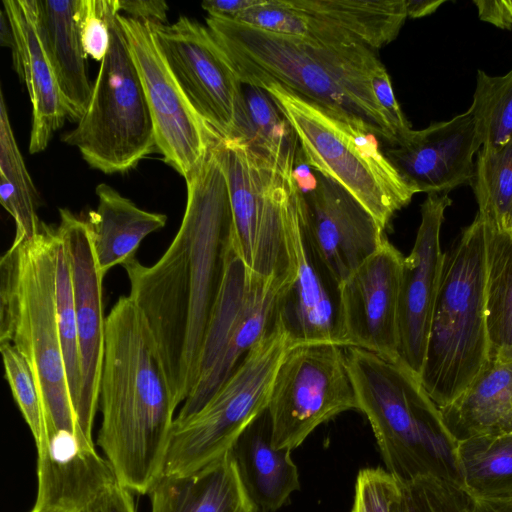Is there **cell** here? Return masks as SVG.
Returning <instances> with one entry per match:
<instances>
[{
  "mask_svg": "<svg viewBox=\"0 0 512 512\" xmlns=\"http://www.w3.org/2000/svg\"><path fill=\"white\" fill-rule=\"evenodd\" d=\"M263 0H205L202 8L209 16H216L228 19L236 18L240 13L256 7Z\"/></svg>",
  "mask_w": 512,
  "mask_h": 512,
  "instance_id": "obj_45",
  "label": "cell"
},
{
  "mask_svg": "<svg viewBox=\"0 0 512 512\" xmlns=\"http://www.w3.org/2000/svg\"><path fill=\"white\" fill-rule=\"evenodd\" d=\"M454 460L458 485L467 495L512 487V433L460 439L454 446Z\"/></svg>",
  "mask_w": 512,
  "mask_h": 512,
  "instance_id": "obj_30",
  "label": "cell"
},
{
  "mask_svg": "<svg viewBox=\"0 0 512 512\" xmlns=\"http://www.w3.org/2000/svg\"><path fill=\"white\" fill-rule=\"evenodd\" d=\"M370 83L379 107L389 120L397 144L402 141L412 129L394 95L390 76L382 63L373 70Z\"/></svg>",
  "mask_w": 512,
  "mask_h": 512,
  "instance_id": "obj_40",
  "label": "cell"
},
{
  "mask_svg": "<svg viewBox=\"0 0 512 512\" xmlns=\"http://www.w3.org/2000/svg\"><path fill=\"white\" fill-rule=\"evenodd\" d=\"M95 497L90 502H88L85 506L81 507L80 509H78L75 512H99L98 506L95 502Z\"/></svg>",
  "mask_w": 512,
  "mask_h": 512,
  "instance_id": "obj_48",
  "label": "cell"
},
{
  "mask_svg": "<svg viewBox=\"0 0 512 512\" xmlns=\"http://www.w3.org/2000/svg\"><path fill=\"white\" fill-rule=\"evenodd\" d=\"M508 235L510 236L511 240H512V220H511V223H510V226L508 228V231H507Z\"/></svg>",
  "mask_w": 512,
  "mask_h": 512,
  "instance_id": "obj_50",
  "label": "cell"
},
{
  "mask_svg": "<svg viewBox=\"0 0 512 512\" xmlns=\"http://www.w3.org/2000/svg\"><path fill=\"white\" fill-rule=\"evenodd\" d=\"M359 410L345 347L292 344L277 369L267 412L272 444L294 450L321 424Z\"/></svg>",
  "mask_w": 512,
  "mask_h": 512,
  "instance_id": "obj_12",
  "label": "cell"
},
{
  "mask_svg": "<svg viewBox=\"0 0 512 512\" xmlns=\"http://www.w3.org/2000/svg\"><path fill=\"white\" fill-rule=\"evenodd\" d=\"M481 147L475 118L468 109L448 121L411 130L384 153L416 193L447 194L471 183L474 156Z\"/></svg>",
  "mask_w": 512,
  "mask_h": 512,
  "instance_id": "obj_20",
  "label": "cell"
},
{
  "mask_svg": "<svg viewBox=\"0 0 512 512\" xmlns=\"http://www.w3.org/2000/svg\"><path fill=\"white\" fill-rule=\"evenodd\" d=\"M154 126L157 151L186 180L220 135L199 115L173 75L151 23L118 14Z\"/></svg>",
  "mask_w": 512,
  "mask_h": 512,
  "instance_id": "obj_13",
  "label": "cell"
},
{
  "mask_svg": "<svg viewBox=\"0 0 512 512\" xmlns=\"http://www.w3.org/2000/svg\"><path fill=\"white\" fill-rule=\"evenodd\" d=\"M472 112L482 148L496 150L512 140V69L502 76L478 70Z\"/></svg>",
  "mask_w": 512,
  "mask_h": 512,
  "instance_id": "obj_34",
  "label": "cell"
},
{
  "mask_svg": "<svg viewBox=\"0 0 512 512\" xmlns=\"http://www.w3.org/2000/svg\"><path fill=\"white\" fill-rule=\"evenodd\" d=\"M0 43L1 46H7L13 51L15 47V40L13 31L4 10L0 12Z\"/></svg>",
  "mask_w": 512,
  "mask_h": 512,
  "instance_id": "obj_47",
  "label": "cell"
},
{
  "mask_svg": "<svg viewBox=\"0 0 512 512\" xmlns=\"http://www.w3.org/2000/svg\"><path fill=\"white\" fill-rule=\"evenodd\" d=\"M5 379L37 447L47 444L48 433L41 395L35 377L22 354L9 342H0Z\"/></svg>",
  "mask_w": 512,
  "mask_h": 512,
  "instance_id": "obj_36",
  "label": "cell"
},
{
  "mask_svg": "<svg viewBox=\"0 0 512 512\" xmlns=\"http://www.w3.org/2000/svg\"><path fill=\"white\" fill-rule=\"evenodd\" d=\"M99 512H136L132 492L117 479L106 485L95 497Z\"/></svg>",
  "mask_w": 512,
  "mask_h": 512,
  "instance_id": "obj_42",
  "label": "cell"
},
{
  "mask_svg": "<svg viewBox=\"0 0 512 512\" xmlns=\"http://www.w3.org/2000/svg\"><path fill=\"white\" fill-rule=\"evenodd\" d=\"M59 214L57 228L69 252L77 324L81 373L77 418L85 437L93 441L92 428L99 406L105 353L104 275L100 270L86 221L66 208H60Z\"/></svg>",
  "mask_w": 512,
  "mask_h": 512,
  "instance_id": "obj_18",
  "label": "cell"
},
{
  "mask_svg": "<svg viewBox=\"0 0 512 512\" xmlns=\"http://www.w3.org/2000/svg\"><path fill=\"white\" fill-rule=\"evenodd\" d=\"M0 202L13 217L16 239L32 238L44 222L37 215L38 198L18 148L3 93L0 94Z\"/></svg>",
  "mask_w": 512,
  "mask_h": 512,
  "instance_id": "obj_31",
  "label": "cell"
},
{
  "mask_svg": "<svg viewBox=\"0 0 512 512\" xmlns=\"http://www.w3.org/2000/svg\"><path fill=\"white\" fill-rule=\"evenodd\" d=\"M57 227L14 238L0 260V342L26 359L38 386L48 436L66 431L85 437L69 393L56 306ZM48 440V439H47Z\"/></svg>",
  "mask_w": 512,
  "mask_h": 512,
  "instance_id": "obj_4",
  "label": "cell"
},
{
  "mask_svg": "<svg viewBox=\"0 0 512 512\" xmlns=\"http://www.w3.org/2000/svg\"><path fill=\"white\" fill-rule=\"evenodd\" d=\"M31 512H69V511L61 509V508H55V507H42V508L34 507L31 510Z\"/></svg>",
  "mask_w": 512,
  "mask_h": 512,
  "instance_id": "obj_49",
  "label": "cell"
},
{
  "mask_svg": "<svg viewBox=\"0 0 512 512\" xmlns=\"http://www.w3.org/2000/svg\"><path fill=\"white\" fill-rule=\"evenodd\" d=\"M292 344L280 318L201 409L174 421L164 474L196 472L232 450L267 409L277 369Z\"/></svg>",
  "mask_w": 512,
  "mask_h": 512,
  "instance_id": "obj_11",
  "label": "cell"
},
{
  "mask_svg": "<svg viewBox=\"0 0 512 512\" xmlns=\"http://www.w3.org/2000/svg\"><path fill=\"white\" fill-rule=\"evenodd\" d=\"M294 276V265L282 275L257 274L245 264L232 242L206 329L195 384L175 421L201 409L253 347L277 326Z\"/></svg>",
  "mask_w": 512,
  "mask_h": 512,
  "instance_id": "obj_9",
  "label": "cell"
},
{
  "mask_svg": "<svg viewBox=\"0 0 512 512\" xmlns=\"http://www.w3.org/2000/svg\"><path fill=\"white\" fill-rule=\"evenodd\" d=\"M233 138L274 158L299 151L296 135L268 93L247 83H242V109Z\"/></svg>",
  "mask_w": 512,
  "mask_h": 512,
  "instance_id": "obj_32",
  "label": "cell"
},
{
  "mask_svg": "<svg viewBox=\"0 0 512 512\" xmlns=\"http://www.w3.org/2000/svg\"><path fill=\"white\" fill-rule=\"evenodd\" d=\"M62 140L76 147L93 168L126 172L157 151L145 91L118 20L110 22V44L88 106Z\"/></svg>",
  "mask_w": 512,
  "mask_h": 512,
  "instance_id": "obj_10",
  "label": "cell"
},
{
  "mask_svg": "<svg viewBox=\"0 0 512 512\" xmlns=\"http://www.w3.org/2000/svg\"><path fill=\"white\" fill-rule=\"evenodd\" d=\"M120 14L118 0H78L81 40L86 56L102 61L110 44V22Z\"/></svg>",
  "mask_w": 512,
  "mask_h": 512,
  "instance_id": "obj_38",
  "label": "cell"
},
{
  "mask_svg": "<svg viewBox=\"0 0 512 512\" xmlns=\"http://www.w3.org/2000/svg\"><path fill=\"white\" fill-rule=\"evenodd\" d=\"M57 232L58 237L55 256L56 306L67 383L71 400L77 414L81 390V373L72 271L67 244L58 228Z\"/></svg>",
  "mask_w": 512,
  "mask_h": 512,
  "instance_id": "obj_35",
  "label": "cell"
},
{
  "mask_svg": "<svg viewBox=\"0 0 512 512\" xmlns=\"http://www.w3.org/2000/svg\"><path fill=\"white\" fill-rule=\"evenodd\" d=\"M98 205L85 220L102 274L136 259L146 236L163 228L167 216L139 208L106 183L95 189Z\"/></svg>",
  "mask_w": 512,
  "mask_h": 512,
  "instance_id": "obj_28",
  "label": "cell"
},
{
  "mask_svg": "<svg viewBox=\"0 0 512 512\" xmlns=\"http://www.w3.org/2000/svg\"><path fill=\"white\" fill-rule=\"evenodd\" d=\"M467 497L465 512H512V487L496 493Z\"/></svg>",
  "mask_w": 512,
  "mask_h": 512,
  "instance_id": "obj_44",
  "label": "cell"
},
{
  "mask_svg": "<svg viewBox=\"0 0 512 512\" xmlns=\"http://www.w3.org/2000/svg\"><path fill=\"white\" fill-rule=\"evenodd\" d=\"M470 185L478 213L495 229L507 232L512 220V140L496 150L481 147Z\"/></svg>",
  "mask_w": 512,
  "mask_h": 512,
  "instance_id": "obj_33",
  "label": "cell"
},
{
  "mask_svg": "<svg viewBox=\"0 0 512 512\" xmlns=\"http://www.w3.org/2000/svg\"><path fill=\"white\" fill-rule=\"evenodd\" d=\"M297 137L311 170L350 193L385 231L416 191L379 148L378 138L361 122L330 111L276 82H263Z\"/></svg>",
  "mask_w": 512,
  "mask_h": 512,
  "instance_id": "obj_7",
  "label": "cell"
},
{
  "mask_svg": "<svg viewBox=\"0 0 512 512\" xmlns=\"http://www.w3.org/2000/svg\"><path fill=\"white\" fill-rule=\"evenodd\" d=\"M404 257L385 237L380 247L339 285V345L401 362L399 297Z\"/></svg>",
  "mask_w": 512,
  "mask_h": 512,
  "instance_id": "obj_16",
  "label": "cell"
},
{
  "mask_svg": "<svg viewBox=\"0 0 512 512\" xmlns=\"http://www.w3.org/2000/svg\"><path fill=\"white\" fill-rule=\"evenodd\" d=\"M481 20L501 29L512 28V0H475Z\"/></svg>",
  "mask_w": 512,
  "mask_h": 512,
  "instance_id": "obj_43",
  "label": "cell"
},
{
  "mask_svg": "<svg viewBox=\"0 0 512 512\" xmlns=\"http://www.w3.org/2000/svg\"><path fill=\"white\" fill-rule=\"evenodd\" d=\"M399 478L382 467L361 469L356 477L351 512H392Z\"/></svg>",
  "mask_w": 512,
  "mask_h": 512,
  "instance_id": "obj_39",
  "label": "cell"
},
{
  "mask_svg": "<svg viewBox=\"0 0 512 512\" xmlns=\"http://www.w3.org/2000/svg\"><path fill=\"white\" fill-rule=\"evenodd\" d=\"M407 16L421 18L435 12L445 0H405Z\"/></svg>",
  "mask_w": 512,
  "mask_h": 512,
  "instance_id": "obj_46",
  "label": "cell"
},
{
  "mask_svg": "<svg viewBox=\"0 0 512 512\" xmlns=\"http://www.w3.org/2000/svg\"><path fill=\"white\" fill-rule=\"evenodd\" d=\"M206 26L241 83L276 82L330 111L363 123L388 146L395 134L371 88L382 63L365 46L328 45L207 16Z\"/></svg>",
  "mask_w": 512,
  "mask_h": 512,
  "instance_id": "obj_3",
  "label": "cell"
},
{
  "mask_svg": "<svg viewBox=\"0 0 512 512\" xmlns=\"http://www.w3.org/2000/svg\"><path fill=\"white\" fill-rule=\"evenodd\" d=\"M15 47L14 68L24 81L32 104L31 154L43 151L67 118L63 98L39 31L37 0H4Z\"/></svg>",
  "mask_w": 512,
  "mask_h": 512,
  "instance_id": "obj_21",
  "label": "cell"
},
{
  "mask_svg": "<svg viewBox=\"0 0 512 512\" xmlns=\"http://www.w3.org/2000/svg\"><path fill=\"white\" fill-rule=\"evenodd\" d=\"M99 406L97 445L117 481L149 494L164 474L177 407L146 319L129 295L106 317Z\"/></svg>",
  "mask_w": 512,
  "mask_h": 512,
  "instance_id": "obj_2",
  "label": "cell"
},
{
  "mask_svg": "<svg viewBox=\"0 0 512 512\" xmlns=\"http://www.w3.org/2000/svg\"><path fill=\"white\" fill-rule=\"evenodd\" d=\"M151 26L193 107L221 138H233L242 108V83L207 26L186 16Z\"/></svg>",
  "mask_w": 512,
  "mask_h": 512,
  "instance_id": "obj_15",
  "label": "cell"
},
{
  "mask_svg": "<svg viewBox=\"0 0 512 512\" xmlns=\"http://www.w3.org/2000/svg\"><path fill=\"white\" fill-rule=\"evenodd\" d=\"M314 172L302 190L306 242L336 288L382 244L384 230L344 188Z\"/></svg>",
  "mask_w": 512,
  "mask_h": 512,
  "instance_id": "obj_17",
  "label": "cell"
},
{
  "mask_svg": "<svg viewBox=\"0 0 512 512\" xmlns=\"http://www.w3.org/2000/svg\"><path fill=\"white\" fill-rule=\"evenodd\" d=\"M408 18L405 0H263L233 20L328 45L380 49Z\"/></svg>",
  "mask_w": 512,
  "mask_h": 512,
  "instance_id": "obj_14",
  "label": "cell"
},
{
  "mask_svg": "<svg viewBox=\"0 0 512 512\" xmlns=\"http://www.w3.org/2000/svg\"><path fill=\"white\" fill-rule=\"evenodd\" d=\"M359 411L367 417L386 469L401 480L433 474L455 483V440L419 376L403 363L345 347Z\"/></svg>",
  "mask_w": 512,
  "mask_h": 512,
  "instance_id": "obj_5",
  "label": "cell"
},
{
  "mask_svg": "<svg viewBox=\"0 0 512 512\" xmlns=\"http://www.w3.org/2000/svg\"><path fill=\"white\" fill-rule=\"evenodd\" d=\"M37 1L40 36L63 98L67 118L78 122L93 90L85 65L78 0Z\"/></svg>",
  "mask_w": 512,
  "mask_h": 512,
  "instance_id": "obj_26",
  "label": "cell"
},
{
  "mask_svg": "<svg viewBox=\"0 0 512 512\" xmlns=\"http://www.w3.org/2000/svg\"><path fill=\"white\" fill-rule=\"evenodd\" d=\"M468 497L455 482L433 474L399 479L392 512H465Z\"/></svg>",
  "mask_w": 512,
  "mask_h": 512,
  "instance_id": "obj_37",
  "label": "cell"
},
{
  "mask_svg": "<svg viewBox=\"0 0 512 512\" xmlns=\"http://www.w3.org/2000/svg\"><path fill=\"white\" fill-rule=\"evenodd\" d=\"M37 480L34 507L75 512L116 476L107 459L96 451L94 442L58 431L50 434L45 447L37 451Z\"/></svg>",
  "mask_w": 512,
  "mask_h": 512,
  "instance_id": "obj_23",
  "label": "cell"
},
{
  "mask_svg": "<svg viewBox=\"0 0 512 512\" xmlns=\"http://www.w3.org/2000/svg\"><path fill=\"white\" fill-rule=\"evenodd\" d=\"M119 10L132 19L165 24L168 4L163 0H118Z\"/></svg>",
  "mask_w": 512,
  "mask_h": 512,
  "instance_id": "obj_41",
  "label": "cell"
},
{
  "mask_svg": "<svg viewBox=\"0 0 512 512\" xmlns=\"http://www.w3.org/2000/svg\"><path fill=\"white\" fill-rule=\"evenodd\" d=\"M439 410L455 442L512 433V363L490 359L467 389Z\"/></svg>",
  "mask_w": 512,
  "mask_h": 512,
  "instance_id": "obj_27",
  "label": "cell"
},
{
  "mask_svg": "<svg viewBox=\"0 0 512 512\" xmlns=\"http://www.w3.org/2000/svg\"><path fill=\"white\" fill-rule=\"evenodd\" d=\"M219 141L186 179V209L165 253L151 266L137 259L123 265L130 282L129 296L146 319L176 407L195 384L233 242Z\"/></svg>",
  "mask_w": 512,
  "mask_h": 512,
  "instance_id": "obj_1",
  "label": "cell"
},
{
  "mask_svg": "<svg viewBox=\"0 0 512 512\" xmlns=\"http://www.w3.org/2000/svg\"><path fill=\"white\" fill-rule=\"evenodd\" d=\"M149 495L151 512H257L231 451L196 472L163 474Z\"/></svg>",
  "mask_w": 512,
  "mask_h": 512,
  "instance_id": "obj_25",
  "label": "cell"
},
{
  "mask_svg": "<svg viewBox=\"0 0 512 512\" xmlns=\"http://www.w3.org/2000/svg\"><path fill=\"white\" fill-rule=\"evenodd\" d=\"M487 222L477 213L445 252L420 380L442 408L490 360L486 309Z\"/></svg>",
  "mask_w": 512,
  "mask_h": 512,
  "instance_id": "obj_6",
  "label": "cell"
},
{
  "mask_svg": "<svg viewBox=\"0 0 512 512\" xmlns=\"http://www.w3.org/2000/svg\"><path fill=\"white\" fill-rule=\"evenodd\" d=\"M219 149L237 253L259 275L287 273L293 267L288 225L303 199L296 177L299 151L274 158L240 138L220 139Z\"/></svg>",
  "mask_w": 512,
  "mask_h": 512,
  "instance_id": "obj_8",
  "label": "cell"
},
{
  "mask_svg": "<svg viewBox=\"0 0 512 512\" xmlns=\"http://www.w3.org/2000/svg\"><path fill=\"white\" fill-rule=\"evenodd\" d=\"M487 222V221H486ZM486 309L490 359L512 363V240L487 223Z\"/></svg>",
  "mask_w": 512,
  "mask_h": 512,
  "instance_id": "obj_29",
  "label": "cell"
},
{
  "mask_svg": "<svg viewBox=\"0 0 512 512\" xmlns=\"http://www.w3.org/2000/svg\"><path fill=\"white\" fill-rule=\"evenodd\" d=\"M451 204L448 194H427L421 205V222L413 248L403 261L399 354L403 365L419 378L444 262L440 232L445 210Z\"/></svg>",
  "mask_w": 512,
  "mask_h": 512,
  "instance_id": "obj_19",
  "label": "cell"
},
{
  "mask_svg": "<svg viewBox=\"0 0 512 512\" xmlns=\"http://www.w3.org/2000/svg\"><path fill=\"white\" fill-rule=\"evenodd\" d=\"M303 199L292 215L287 241L295 276L281 308L280 318L292 343H336L337 289L313 256L302 227ZM339 345V344H338Z\"/></svg>",
  "mask_w": 512,
  "mask_h": 512,
  "instance_id": "obj_22",
  "label": "cell"
},
{
  "mask_svg": "<svg viewBox=\"0 0 512 512\" xmlns=\"http://www.w3.org/2000/svg\"><path fill=\"white\" fill-rule=\"evenodd\" d=\"M237 468L257 512H275L300 489V477L292 450L272 444L267 409L253 420L231 450Z\"/></svg>",
  "mask_w": 512,
  "mask_h": 512,
  "instance_id": "obj_24",
  "label": "cell"
}]
</instances>
